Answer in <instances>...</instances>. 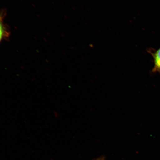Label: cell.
<instances>
[{"label": "cell", "mask_w": 160, "mask_h": 160, "mask_svg": "<svg viewBox=\"0 0 160 160\" xmlns=\"http://www.w3.org/2000/svg\"><path fill=\"white\" fill-rule=\"evenodd\" d=\"M101 159H102V158H100V159H98V160H101Z\"/></svg>", "instance_id": "4"}, {"label": "cell", "mask_w": 160, "mask_h": 160, "mask_svg": "<svg viewBox=\"0 0 160 160\" xmlns=\"http://www.w3.org/2000/svg\"><path fill=\"white\" fill-rule=\"evenodd\" d=\"M5 15L4 12L0 13V42L4 39L8 38L9 36V32L3 23V19Z\"/></svg>", "instance_id": "1"}, {"label": "cell", "mask_w": 160, "mask_h": 160, "mask_svg": "<svg viewBox=\"0 0 160 160\" xmlns=\"http://www.w3.org/2000/svg\"><path fill=\"white\" fill-rule=\"evenodd\" d=\"M153 58L154 67L153 71L160 73V48L154 52L151 53Z\"/></svg>", "instance_id": "2"}, {"label": "cell", "mask_w": 160, "mask_h": 160, "mask_svg": "<svg viewBox=\"0 0 160 160\" xmlns=\"http://www.w3.org/2000/svg\"><path fill=\"white\" fill-rule=\"evenodd\" d=\"M101 160H104L103 158H102V159Z\"/></svg>", "instance_id": "3"}]
</instances>
